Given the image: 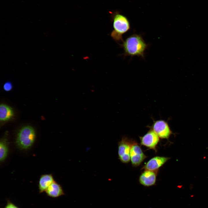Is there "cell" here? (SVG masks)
<instances>
[{"label":"cell","mask_w":208,"mask_h":208,"mask_svg":"<svg viewBox=\"0 0 208 208\" xmlns=\"http://www.w3.org/2000/svg\"><path fill=\"white\" fill-rule=\"evenodd\" d=\"M121 44L123 48L125 56H137L144 58L145 51L148 48L141 35L133 34L128 37Z\"/></svg>","instance_id":"obj_1"},{"label":"cell","mask_w":208,"mask_h":208,"mask_svg":"<svg viewBox=\"0 0 208 208\" xmlns=\"http://www.w3.org/2000/svg\"><path fill=\"white\" fill-rule=\"evenodd\" d=\"M113 30L111 36L116 42H123V35L130 29V24L128 19L123 15L117 13L113 17Z\"/></svg>","instance_id":"obj_2"},{"label":"cell","mask_w":208,"mask_h":208,"mask_svg":"<svg viewBox=\"0 0 208 208\" xmlns=\"http://www.w3.org/2000/svg\"><path fill=\"white\" fill-rule=\"evenodd\" d=\"M35 138V132L33 128L29 125L25 126L18 133L16 143L21 149H27L33 145Z\"/></svg>","instance_id":"obj_3"},{"label":"cell","mask_w":208,"mask_h":208,"mask_svg":"<svg viewBox=\"0 0 208 208\" xmlns=\"http://www.w3.org/2000/svg\"><path fill=\"white\" fill-rule=\"evenodd\" d=\"M132 141L126 137H123L121 140L118 142V158L123 163H128L130 160V149L134 142Z\"/></svg>","instance_id":"obj_4"},{"label":"cell","mask_w":208,"mask_h":208,"mask_svg":"<svg viewBox=\"0 0 208 208\" xmlns=\"http://www.w3.org/2000/svg\"><path fill=\"white\" fill-rule=\"evenodd\" d=\"M148 127L161 139H168L173 133L168 122L164 120H153L152 125Z\"/></svg>","instance_id":"obj_5"},{"label":"cell","mask_w":208,"mask_h":208,"mask_svg":"<svg viewBox=\"0 0 208 208\" xmlns=\"http://www.w3.org/2000/svg\"><path fill=\"white\" fill-rule=\"evenodd\" d=\"M141 145L157 151L156 146L159 141V137L151 129L142 136L139 137Z\"/></svg>","instance_id":"obj_6"},{"label":"cell","mask_w":208,"mask_h":208,"mask_svg":"<svg viewBox=\"0 0 208 208\" xmlns=\"http://www.w3.org/2000/svg\"><path fill=\"white\" fill-rule=\"evenodd\" d=\"M147 157L144 154L140 146L133 142L130 149V160L134 167L139 166Z\"/></svg>","instance_id":"obj_7"},{"label":"cell","mask_w":208,"mask_h":208,"mask_svg":"<svg viewBox=\"0 0 208 208\" xmlns=\"http://www.w3.org/2000/svg\"><path fill=\"white\" fill-rule=\"evenodd\" d=\"M170 158L157 156L150 159L143 166L142 169L151 171L158 170Z\"/></svg>","instance_id":"obj_8"},{"label":"cell","mask_w":208,"mask_h":208,"mask_svg":"<svg viewBox=\"0 0 208 208\" xmlns=\"http://www.w3.org/2000/svg\"><path fill=\"white\" fill-rule=\"evenodd\" d=\"M157 171L145 170L139 177V182L140 184L145 187L155 185Z\"/></svg>","instance_id":"obj_9"},{"label":"cell","mask_w":208,"mask_h":208,"mask_svg":"<svg viewBox=\"0 0 208 208\" xmlns=\"http://www.w3.org/2000/svg\"><path fill=\"white\" fill-rule=\"evenodd\" d=\"M49 196L57 198L65 194L62 186L55 181L45 191Z\"/></svg>","instance_id":"obj_10"},{"label":"cell","mask_w":208,"mask_h":208,"mask_svg":"<svg viewBox=\"0 0 208 208\" xmlns=\"http://www.w3.org/2000/svg\"><path fill=\"white\" fill-rule=\"evenodd\" d=\"M55 181L51 174H44L41 175L38 183L39 192H45L48 187Z\"/></svg>","instance_id":"obj_11"},{"label":"cell","mask_w":208,"mask_h":208,"mask_svg":"<svg viewBox=\"0 0 208 208\" xmlns=\"http://www.w3.org/2000/svg\"><path fill=\"white\" fill-rule=\"evenodd\" d=\"M14 112L12 108L10 106L2 104L0 106V119L2 121H5L10 119L13 116Z\"/></svg>","instance_id":"obj_12"},{"label":"cell","mask_w":208,"mask_h":208,"mask_svg":"<svg viewBox=\"0 0 208 208\" xmlns=\"http://www.w3.org/2000/svg\"><path fill=\"white\" fill-rule=\"evenodd\" d=\"M8 151L7 140L5 138L1 139L0 142V160L3 161L6 158Z\"/></svg>","instance_id":"obj_13"},{"label":"cell","mask_w":208,"mask_h":208,"mask_svg":"<svg viewBox=\"0 0 208 208\" xmlns=\"http://www.w3.org/2000/svg\"><path fill=\"white\" fill-rule=\"evenodd\" d=\"M12 84L9 82H6L4 85L3 88L5 91H10L12 89Z\"/></svg>","instance_id":"obj_14"},{"label":"cell","mask_w":208,"mask_h":208,"mask_svg":"<svg viewBox=\"0 0 208 208\" xmlns=\"http://www.w3.org/2000/svg\"><path fill=\"white\" fill-rule=\"evenodd\" d=\"M4 208H19L12 203L8 202Z\"/></svg>","instance_id":"obj_15"}]
</instances>
